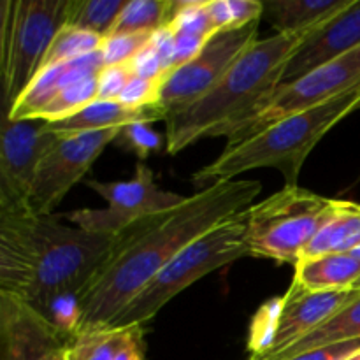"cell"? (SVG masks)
I'll return each mask as SVG.
<instances>
[{
  "mask_svg": "<svg viewBox=\"0 0 360 360\" xmlns=\"http://www.w3.org/2000/svg\"><path fill=\"white\" fill-rule=\"evenodd\" d=\"M260 192L262 185L252 179L218 181L188 197L181 206L123 229L81 292L77 334L108 327L183 248L232 214L248 210Z\"/></svg>",
  "mask_w": 360,
  "mask_h": 360,
  "instance_id": "1",
  "label": "cell"
},
{
  "mask_svg": "<svg viewBox=\"0 0 360 360\" xmlns=\"http://www.w3.org/2000/svg\"><path fill=\"white\" fill-rule=\"evenodd\" d=\"M112 239L63 225L55 214L0 213V292L37 311L56 295H81Z\"/></svg>",
  "mask_w": 360,
  "mask_h": 360,
  "instance_id": "2",
  "label": "cell"
},
{
  "mask_svg": "<svg viewBox=\"0 0 360 360\" xmlns=\"http://www.w3.org/2000/svg\"><path fill=\"white\" fill-rule=\"evenodd\" d=\"M315 28L253 42L206 95L169 115L167 153H179L204 137H231L276 94L288 62Z\"/></svg>",
  "mask_w": 360,
  "mask_h": 360,
  "instance_id": "3",
  "label": "cell"
},
{
  "mask_svg": "<svg viewBox=\"0 0 360 360\" xmlns=\"http://www.w3.org/2000/svg\"><path fill=\"white\" fill-rule=\"evenodd\" d=\"M360 109V84L306 111L287 116L236 144H227L220 157L195 172L199 190L218 181H234L253 169L271 167L283 174L287 186H297L299 174L313 148L341 120Z\"/></svg>",
  "mask_w": 360,
  "mask_h": 360,
  "instance_id": "4",
  "label": "cell"
},
{
  "mask_svg": "<svg viewBox=\"0 0 360 360\" xmlns=\"http://www.w3.org/2000/svg\"><path fill=\"white\" fill-rule=\"evenodd\" d=\"M248 210L232 214L183 248L108 327L127 329L150 322L171 299L206 274L250 257L246 243Z\"/></svg>",
  "mask_w": 360,
  "mask_h": 360,
  "instance_id": "5",
  "label": "cell"
},
{
  "mask_svg": "<svg viewBox=\"0 0 360 360\" xmlns=\"http://www.w3.org/2000/svg\"><path fill=\"white\" fill-rule=\"evenodd\" d=\"M0 67L4 111L30 86L56 34L65 27L69 0H4Z\"/></svg>",
  "mask_w": 360,
  "mask_h": 360,
  "instance_id": "6",
  "label": "cell"
},
{
  "mask_svg": "<svg viewBox=\"0 0 360 360\" xmlns=\"http://www.w3.org/2000/svg\"><path fill=\"white\" fill-rule=\"evenodd\" d=\"M333 199L301 186H287L248 207L250 257L295 264L329 214Z\"/></svg>",
  "mask_w": 360,
  "mask_h": 360,
  "instance_id": "7",
  "label": "cell"
},
{
  "mask_svg": "<svg viewBox=\"0 0 360 360\" xmlns=\"http://www.w3.org/2000/svg\"><path fill=\"white\" fill-rule=\"evenodd\" d=\"M88 186L108 202L104 210H77L65 214L76 227L94 234L116 236L129 225L172 210L188 197L158 188L151 169L144 162H137L136 174L129 181H88Z\"/></svg>",
  "mask_w": 360,
  "mask_h": 360,
  "instance_id": "8",
  "label": "cell"
},
{
  "mask_svg": "<svg viewBox=\"0 0 360 360\" xmlns=\"http://www.w3.org/2000/svg\"><path fill=\"white\" fill-rule=\"evenodd\" d=\"M357 84H360V46L326 65L316 67L292 83L281 84L255 115L250 116L231 137H227V144L241 143L266 127L323 104Z\"/></svg>",
  "mask_w": 360,
  "mask_h": 360,
  "instance_id": "9",
  "label": "cell"
},
{
  "mask_svg": "<svg viewBox=\"0 0 360 360\" xmlns=\"http://www.w3.org/2000/svg\"><path fill=\"white\" fill-rule=\"evenodd\" d=\"M0 127V213L28 211L35 172L58 134L44 120H13L7 112Z\"/></svg>",
  "mask_w": 360,
  "mask_h": 360,
  "instance_id": "10",
  "label": "cell"
},
{
  "mask_svg": "<svg viewBox=\"0 0 360 360\" xmlns=\"http://www.w3.org/2000/svg\"><path fill=\"white\" fill-rule=\"evenodd\" d=\"M118 134L120 129L58 134V139L35 172L28 195V211L35 214H51L69 190L90 171L105 146L115 143Z\"/></svg>",
  "mask_w": 360,
  "mask_h": 360,
  "instance_id": "11",
  "label": "cell"
},
{
  "mask_svg": "<svg viewBox=\"0 0 360 360\" xmlns=\"http://www.w3.org/2000/svg\"><path fill=\"white\" fill-rule=\"evenodd\" d=\"M259 23L260 20H257L238 30L217 32L211 35L195 60L167 74L158 101L167 111V118L172 112L181 111L199 101L227 74L239 56L259 41Z\"/></svg>",
  "mask_w": 360,
  "mask_h": 360,
  "instance_id": "12",
  "label": "cell"
},
{
  "mask_svg": "<svg viewBox=\"0 0 360 360\" xmlns=\"http://www.w3.org/2000/svg\"><path fill=\"white\" fill-rule=\"evenodd\" d=\"M0 341L2 360H49L70 343L42 313L6 292H0Z\"/></svg>",
  "mask_w": 360,
  "mask_h": 360,
  "instance_id": "13",
  "label": "cell"
},
{
  "mask_svg": "<svg viewBox=\"0 0 360 360\" xmlns=\"http://www.w3.org/2000/svg\"><path fill=\"white\" fill-rule=\"evenodd\" d=\"M359 294L360 290H355V288L311 292L304 290L292 281L290 288L283 295V309H281L280 323H278L274 347L260 357H271V355L287 350L288 347L301 341L302 338L323 326L327 320L333 319Z\"/></svg>",
  "mask_w": 360,
  "mask_h": 360,
  "instance_id": "14",
  "label": "cell"
},
{
  "mask_svg": "<svg viewBox=\"0 0 360 360\" xmlns=\"http://www.w3.org/2000/svg\"><path fill=\"white\" fill-rule=\"evenodd\" d=\"M360 46V0L323 21L294 53L281 84H288Z\"/></svg>",
  "mask_w": 360,
  "mask_h": 360,
  "instance_id": "15",
  "label": "cell"
},
{
  "mask_svg": "<svg viewBox=\"0 0 360 360\" xmlns=\"http://www.w3.org/2000/svg\"><path fill=\"white\" fill-rule=\"evenodd\" d=\"M104 58H102V53L98 49L90 55L81 56V58L48 67L35 76L30 86L14 102L13 108L4 112H7L13 120H35L39 112L49 104V101L62 88L69 86L76 81L97 76L104 69Z\"/></svg>",
  "mask_w": 360,
  "mask_h": 360,
  "instance_id": "16",
  "label": "cell"
},
{
  "mask_svg": "<svg viewBox=\"0 0 360 360\" xmlns=\"http://www.w3.org/2000/svg\"><path fill=\"white\" fill-rule=\"evenodd\" d=\"M167 120V111L160 104L130 109L118 101H94L69 118L49 123V129L56 134L98 132V130L122 129L130 123H153Z\"/></svg>",
  "mask_w": 360,
  "mask_h": 360,
  "instance_id": "17",
  "label": "cell"
},
{
  "mask_svg": "<svg viewBox=\"0 0 360 360\" xmlns=\"http://www.w3.org/2000/svg\"><path fill=\"white\" fill-rule=\"evenodd\" d=\"M360 278V260L350 253L301 259L294 266V283L311 292L348 290Z\"/></svg>",
  "mask_w": 360,
  "mask_h": 360,
  "instance_id": "18",
  "label": "cell"
},
{
  "mask_svg": "<svg viewBox=\"0 0 360 360\" xmlns=\"http://www.w3.org/2000/svg\"><path fill=\"white\" fill-rule=\"evenodd\" d=\"M360 246V204L333 199L329 214L301 259L350 253Z\"/></svg>",
  "mask_w": 360,
  "mask_h": 360,
  "instance_id": "19",
  "label": "cell"
},
{
  "mask_svg": "<svg viewBox=\"0 0 360 360\" xmlns=\"http://www.w3.org/2000/svg\"><path fill=\"white\" fill-rule=\"evenodd\" d=\"M352 4L354 0H269L264 2V14L276 34H292L319 27Z\"/></svg>",
  "mask_w": 360,
  "mask_h": 360,
  "instance_id": "20",
  "label": "cell"
},
{
  "mask_svg": "<svg viewBox=\"0 0 360 360\" xmlns=\"http://www.w3.org/2000/svg\"><path fill=\"white\" fill-rule=\"evenodd\" d=\"M354 340H360V294L354 301L348 302L340 313H336L333 319L327 320L323 326L302 338L301 341L288 347L287 350L271 355V357H250V360H290L313 350V348Z\"/></svg>",
  "mask_w": 360,
  "mask_h": 360,
  "instance_id": "21",
  "label": "cell"
},
{
  "mask_svg": "<svg viewBox=\"0 0 360 360\" xmlns=\"http://www.w3.org/2000/svg\"><path fill=\"white\" fill-rule=\"evenodd\" d=\"M172 0H129L109 35L153 34L171 21Z\"/></svg>",
  "mask_w": 360,
  "mask_h": 360,
  "instance_id": "22",
  "label": "cell"
},
{
  "mask_svg": "<svg viewBox=\"0 0 360 360\" xmlns=\"http://www.w3.org/2000/svg\"><path fill=\"white\" fill-rule=\"evenodd\" d=\"M127 0H69L67 27L108 37Z\"/></svg>",
  "mask_w": 360,
  "mask_h": 360,
  "instance_id": "23",
  "label": "cell"
},
{
  "mask_svg": "<svg viewBox=\"0 0 360 360\" xmlns=\"http://www.w3.org/2000/svg\"><path fill=\"white\" fill-rule=\"evenodd\" d=\"M129 336L127 329L116 327H101V329L86 330L70 340L67 345V359L69 360H115L122 350Z\"/></svg>",
  "mask_w": 360,
  "mask_h": 360,
  "instance_id": "24",
  "label": "cell"
},
{
  "mask_svg": "<svg viewBox=\"0 0 360 360\" xmlns=\"http://www.w3.org/2000/svg\"><path fill=\"white\" fill-rule=\"evenodd\" d=\"M97 76L76 81V83L62 88L49 101V104L39 112V116L35 120H44V122L53 123L58 122V120L69 118V116L76 115L77 111L86 108L88 104L97 101Z\"/></svg>",
  "mask_w": 360,
  "mask_h": 360,
  "instance_id": "25",
  "label": "cell"
},
{
  "mask_svg": "<svg viewBox=\"0 0 360 360\" xmlns=\"http://www.w3.org/2000/svg\"><path fill=\"white\" fill-rule=\"evenodd\" d=\"M102 41H104V37H101V35L91 34V32L86 30H79V28L67 27L65 25L56 34L55 41H53L51 48H49L48 55H46L44 62H42L41 70L98 51Z\"/></svg>",
  "mask_w": 360,
  "mask_h": 360,
  "instance_id": "26",
  "label": "cell"
},
{
  "mask_svg": "<svg viewBox=\"0 0 360 360\" xmlns=\"http://www.w3.org/2000/svg\"><path fill=\"white\" fill-rule=\"evenodd\" d=\"M283 301V295L269 299L253 315L248 329V341H246L252 357H260V355L267 354L274 347Z\"/></svg>",
  "mask_w": 360,
  "mask_h": 360,
  "instance_id": "27",
  "label": "cell"
},
{
  "mask_svg": "<svg viewBox=\"0 0 360 360\" xmlns=\"http://www.w3.org/2000/svg\"><path fill=\"white\" fill-rule=\"evenodd\" d=\"M167 27L176 35H200L211 37L214 34L207 13V0H179L172 2L171 21Z\"/></svg>",
  "mask_w": 360,
  "mask_h": 360,
  "instance_id": "28",
  "label": "cell"
},
{
  "mask_svg": "<svg viewBox=\"0 0 360 360\" xmlns=\"http://www.w3.org/2000/svg\"><path fill=\"white\" fill-rule=\"evenodd\" d=\"M39 313H42L48 322L67 340H72L79 330L81 304L77 294L56 295Z\"/></svg>",
  "mask_w": 360,
  "mask_h": 360,
  "instance_id": "29",
  "label": "cell"
},
{
  "mask_svg": "<svg viewBox=\"0 0 360 360\" xmlns=\"http://www.w3.org/2000/svg\"><path fill=\"white\" fill-rule=\"evenodd\" d=\"M115 143H118L120 146L132 151L141 160H144L148 155L160 150L164 139H162L160 134L151 129V123L137 122L122 127Z\"/></svg>",
  "mask_w": 360,
  "mask_h": 360,
  "instance_id": "30",
  "label": "cell"
},
{
  "mask_svg": "<svg viewBox=\"0 0 360 360\" xmlns=\"http://www.w3.org/2000/svg\"><path fill=\"white\" fill-rule=\"evenodd\" d=\"M151 34H118L104 37L101 46L105 65H123L129 63L141 49L146 46Z\"/></svg>",
  "mask_w": 360,
  "mask_h": 360,
  "instance_id": "31",
  "label": "cell"
},
{
  "mask_svg": "<svg viewBox=\"0 0 360 360\" xmlns=\"http://www.w3.org/2000/svg\"><path fill=\"white\" fill-rule=\"evenodd\" d=\"M162 83L164 81H153V79H143V77H136L127 83L123 91L120 94L118 102L125 108L130 109H141L146 105L158 104L160 101Z\"/></svg>",
  "mask_w": 360,
  "mask_h": 360,
  "instance_id": "32",
  "label": "cell"
},
{
  "mask_svg": "<svg viewBox=\"0 0 360 360\" xmlns=\"http://www.w3.org/2000/svg\"><path fill=\"white\" fill-rule=\"evenodd\" d=\"M134 77L129 63L123 65H104L97 74V98L98 101H118L120 94Z\"/></svg>",
  "mask_w": 360,
  "mask_h": 360,
  "instance_id": "33",
  "label": "cell"
},
{
  "mask_svg": "<svg viewBox=\"0 0 360 360\" xmlns=\"http://www.w3.org/2000/svg\"><path fill=\"white\" fill-rule=\"evenodd\" d=\"M129 67L134 76L143 77V79L164 81L167 77V70H165L164 62H162L160 55L155 51V48L150 42H146V46L130 60Z\"/></svg>",
  "mask_w": 360,
  "mask_h": 360,
  "instance_id": "34",
  "label": "cell"
},
{
  "mask_svg": "<svg viewBox=\"0 0 360 360\" xmlns=\"http://www.w3.org/2000/svg\"><path fill=\"white\" fill-rule=\"evenodd\" d=\"M357 354H360V340L341 341V343L313 348V350L297 355V357L290 360H347Z\"/></svg>",
  "mask_w": 360,
  "mask_h": 360,
  "instance_id": "35",
  "label": "cell"
},
{
  "mask_svg": "<svg viewBox=\"0 0 360 360\" xmlns=\"http://www.w3.org/2000/svg\"><path fill=\"white\" fill-rule=\"evenodd\" d=\"M210 37H200V35H176V46H174V55H172L171 70L179 69V67L186 65L192 60H195L204 49L206 42Z\"/></svg>",
  "mask_w": 360,
  "mask_h": 360,
  "instance_id": "36",
  "label": "cell"
},
{
  "mask_svg": "<svg viewBox=\"0 0 360 360\" xmlns=\"http://www.w3.org/2000/svg\"><path fill=\"white\" fill-rule=\"evenodd\" d=\"M150 42L155 48V51L160 55L162 62H164L165 70H171L172 63V55H174V46H176V34L172 32L171 27H162L157 32L150 35Z\"/></svg>",
  "mask_w": 360,
  "mask_h": 360,
  "instance_id": "37",
  "label": "cell"
},
{
  "mask_svg": "<svg viewBox=\"0 0 360 360\" xmlns=\"http://www.w3.org/2000/svg\"><path fill=\"white\" fill-rule=\"evenodd\" d=\"M115 360H144V343H143V327H129V336L123 343L122 350L118 352Z\"/></svg>",
  "mask_w": 360,
  "mask_h": 360,
  "instance_id": "38",
  "label": "cell"
},
{
  "mask_svg": "<svg viewBox=\"0 0 360 360\" xmlns=\"http://www.w3.org/2000/svg\"><path fill=\"white\" fill-rule=\"evenodd\" d=\"M49 360H69V359H67V348H63V350L56 352V354L53 355V357L49 359Z\"/></svg>",
  "mask_w": 360,
  "mask_h": 360,
  "instance_id": "39",
  "label": "cell"
},
{
  "mask_svg": "<svg viewBox=\"0 0 360 360\" xmlns=\"http://www.w3.org/2000/svg\"><path fill=\"white\" fill-rule=\"evenodd\" d=\"M350 255H354L355 259H359V260H360V246H359V248H355L354 252H350Z\"/></svg>",
  "mask_w": 360,
  "mask_h": 360,
  "instance_id": "40",
  "label": "cell"
},
{
  "mask_svg": "<svg viewBox=\"0 0 360 360\" xmlns=\"http://www.w3.org/2000/svg\"><path fill=\"white\" fill-rule=\"evenodd\" d=\"M354 288H355V290H360V278H359V281H357V283L354 285Z\"/></svg>",
  "mask_w": 360,
  "mask_h": 360,
  "instance_id": "41",
  "label": "cell"
},
{
  "mask_svg": "<svg viewBox=\"0 0 360 360\" xmlns=\"http://www.w3.org/2000/svg\"><path fill=\"white\" fill-rule=\"evenodd\" d=\"M347 360H360V354L354 355V357H350V359H347Z\"/></svg>",
  "mask_w": 360,
  "mask_h": 360,
  "instance_id": "42",
  "label": "cell"
}]
</instances>
